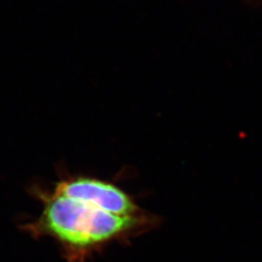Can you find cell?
<instances>
[{
  "label": "cell",
  "mask_w": 262,
  "mask_h": 262,
  "mask_svg": "<svg viewBox=\"0 0 262 262\" xmlns=\"http://www.w3.org/2000/svg\"><path fill=\"white\" fill-rule=\"evenodd\" d=\"M29 193L41 203L37 217L21 224L30 237L51 238L67 262H86L113 244H129L157 228L161 219L146 211L139 215H114L94 203L63 196L33 185Z\"/></svg>",
  "instance_id": "1"
},
{
  "label": "cell",
  "mask_w": 262,
  "mask_h": 262,
  "mask_svg": "<svg viewBox=\"0 0 262 262\" xmlns=\"http://www.w3.org/2000/svg\"><path fill=\"white\" fill-rule=\"evenodd\" d=\"M52 189L63 196L94 203L114 215L132 216L146 212L134 197L115 183L86 175L61 174Z\"/></svg>",
  "instance_id": "2"
}]
</instances>
